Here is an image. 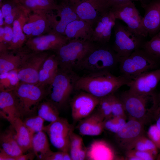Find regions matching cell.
I'll return each instance as SVG.
<instances>
[{
    "label": "cell",
    "mask_w": 160,
    "mask_h": 160,
    "mask_svg": "<svg viewBox=\"0 0 160 160\" xmlns=\"http://www.w3.org/2000/svg\"><path fill=\"white\" fill-rule=\"evenodd\" d=\"M130 80L121 75L116 76L109 71L90 73L79 77L75 89L88 93L98 98L113 94Z\"/></svg>",
    "instance_id": "obj_1"
},
{
    "label": "cell",
    "mask_w": 160,
    "mask_h": 160,
    "mask_svg": "<svg viewBox=\"0 0 160 160\" xmlns=\"http://www.w3.org/2000/svg\"><path fill=\"white\" fill-rule=\"evenodd\" d=\"M129 119H135L144 124L154 117L159 106V96L155 93L147 95L132 93L128 90L119 97Z\"/></svg>",
    "instance_id": "obj_2"
},
{
    "label": "cell",
    "mask_w": 160,
    "mask_h": 160,
    "mask_svg": "<svg viewBox=\"0 0 160 160\" xmlns=\"http://www.w3.org/2000/svg\"><path fill=\"white\" fill-rule=\"evenodd\" d=\"M79 77L73 70L66 71L59 68L57 74L46 88L47 100L59 110L64 107L74 89Z\"/></svg>",
    "instance_id": "obj_3"
},
{
    "label": "cell",
    "mask_w": 160,
    "mask_h": 160,
    "mask_svg": "<svg viewBox=\"0 0 160 160\" xmlns=\"http://www.w3.org/2000/svg\"><path fill=\"white\" fill-rule=\"evenodd\" d=\"M12 91L17 103L22 119L36 114L38 105L47 96L45 87L21 82Z\"/></svg>",
    "instance_id": "obj_4"
},
{
    "label": "cell",
    "mask_w": 160,
    "mask_h": 160,
    "mask_svg": "<svg viewBox=\"0 0 160 160\" xmlns=\"http://www.w3.org/2000/svg\"><path fill=\"white\" fill-rule=\"evenodd\" d=\"M99 45L90 40H69L55 52L59 68L64 70H73L87 54Z\"/></svg>",
    "instance_id": "obj_5"
},
{
    "label": "cell",
    "mask_w": 160,
    "mask_h": 160,
    "mask_svg": "<svg viewBox=\"0 0 160 160\" xmlns=\"http://www.w3.org/2000/svg\"><path fill=\"white\" fill-rule=\"evenodd\" d=\"M159 62L143 49H138L128 56L120 57L121 75L130 81L143 73L158 68Z\"/></svg>",
    "instance_id": "obj_6"
},
{
    "label": "cell",
    "mask_w": 160,
    "mask_h": 160,
    "mask_svg": "<svg viewBox=\"0 0 160 160\" xmlns=\"http://www.w3.org/2000/svg\"><path fill=\"white\" fill-rule=\"evenodd\" d=\"M120 57L114 51L106 46L99 45L87 54L76 68L90 73L109 71L119 63Z\"/></svg>",
    "instance_id": "obj_7"
},
{
    "label": "cell",
    "mask_w": 160,
    "mask_h": 160,
    "mask_svg": "<svg viewBox=\"0 0 160 160\" xmlns=\"http://www.w3.org/2000/svg\"><path fill=\"white\" fill-rule=\"evenodd\" d=\"M113 28L115 40L113 48L120 57L128 56L141 48L144 38L116 21Z\"/></svg>",
    "instance_id": "obj_8"
},
{
    "label": "cell",
    "mask_w": 160,
    "mask_h": 160,
    "mask_svg": "<svg viewBox=\"0 0 160 160\" xmlns=\"http://www.w3.org/2000/svg\"><path fill=\"white\" fill-rule=\"evenodd\" d=\"M111 11L116 20L123 21L134 33L144 38L148 34L143 25L142 18L133 1L123 2L112 6Z\"/></svg>",
    "instance_id": "obj_9"
},
{
    "label": "cell",
    "mask_w": 160,
    "mask_h": 160,
    "mask_svg": "<svg viewBox=\"0 0 160 160\" xmlns=\"http://www.w3.org/2000/svg\"><path fill=\"white\" fill-rule=\"evenodd\" d=\"M74 127L68 120L60 117L44 126L43 131L48 136L52 145L60 151L69 152L70 136Z\"/></svg>",
    "instance_id": "obj_10"
},
{
    "label": "cell",
    "mask_w": 160,
    "mask_h": 160,
    "mask_svg": "<svg viewBox=\"0 0 160 160\" xmlns=\"http://www.w3.org/2000/svg\"><path fill=\"white\" fill-rule=\"evenodd\" d=\"M50 54L47 52L30 51L23 63L17 70L20 82L37 84L41 67Z\"/></svg>",
    "instance_id": "obj_11"
},
{
    "label": "cell",
    "mask_w": 160,
    "mask_h": 160,
    "mask_svg": "<svg viewBox=\"0 0 160 160\" xmlns=\"http://www.w3.org/2000/svg\"><path fill=\"white\" fill-rule=\"evenodd\" d=\"M69 2L79 18L91 25L111 8L107 0H83Z\"/></svg>",
    "instance_id": "obj_12"
},
{
    "label": "cell",
    "mask_w": 160,
    "mask_h": 160,
    "mask_svg": "<svg viewBox=\"0 0 160 160\" xmlns=\"http://www.w3.org/2000/svg\"><path fill=\"white\" fill-rule=\"evenodd\" d=\"M68 41L66 36L50 31L47 35L28 39L25 45V47L32 52H55Z\"/></svg>",
    "instance_id": "obj_13"
},
{
    "label": "cell",
    "mask_w": 160,
    "mask_h": 160,
    "mask_svg": "<svg viewBox=\"0 0 160 160\" xmlns=\"http://www.w3.org/2000/svg\"><path fill=\"white\" fill-rule=\"evenodd\" d=\"M144 124L138 120L129 119L115 134L118 145L126 151L132 149L136 140L144 135Z\"/></svg>",
    "instance_id": "obj_14"
},
{
    "label": "cell",
    "mask_w": 160,
    "mask_h": 160,
    "mask_svg": "<svg viewBox=\"0 0 160 160\" xmlns=\"http://www.w3.org/2000/svg\"><path fill=\"white\" fill-rule=\"evenodd\" d=\"M99 99L83 91L74 96L70 102L73 121L79 122L91 114L97 107Z\"/></svg>",
    "instance_id": "obj_15"
},
{
    "label": "cell",
    "mask_w": 160,
    "mask_h": 160,
    "mask_svg": "<svg viewBox=\"0 0 160 160\" xmlns=\"http://www.w3.org/2000/svg\"><path fill=\"white\" fill-rule=\"evenodd\" d=\"M160 81V68L143 73L130 81L127 84L129 92L135 94L147 95L153 94Z\"/></svg>",
    "instance_id": "obj_16"
},
{
    "label": "cell",
    "mask_w": 160,
    "mask_h": 160,
    "mask_svg": "<svg viewBox=\"0 0 160 160\" xmlns=\"http://www.w3.org/2000/svg\"><path fill=\"white\" fill-rule=\"evenodd\" d=\"M51 12L38 11L30 13L23 28L28 39L42 35L51 31Z\"/></svg>",
    "instance_id": "obj_17"
},
{
    "label": "cell",
    "mask_w": 160,
    "mask_h": 160,
    "mask_svg": "<svg viewBox=\"0 0 160 160\" xmlns=\"http://www.w3.org/2000/svg\"><path fill=\"white\" fill-rule=\"evenodd\" d=\"M116 20L110 9L101 16L92 25L93 32L92 41L99 45L108 42Z\"/></svg>",
    "instance_id": "obj_18"
},
{
    "label": "cell",
    "mask_w": 160,
    "mask_h": 160,
    "mask_svg": "<svg viewBox=\"0 0 160 160\" xmlns=\"http://www.w3.org/2000/svg\"><path fill=\"white\" fill-rule=\"evenodd\" d=\"M59 8L57 10V16L59 19H56L55 15L50 13L51 22V30L65 36V31L67 25L70 23L79 18L73 10L71 4L68 1L61 2L59 4Z\"/></svg>",
    "instance_id": "obj_19"
},
{
    "label": "cell",
    "mask_w": 160,
    "mask_h": 160,
    "mask_svg": "<svg viewBox=\"0 0 160 160\" xmlns=\"http://www.w3.org/2000/svg\"><path fill=\"white\" fill-rule=\"evenodd\" d=\"M142 7L145 11L143 25L148 35L152 38L160 31V0L142 4Z\"/></svg>",
    "instance_id": "obj_20"
},
{
    "label": "cell",
    "mask_w": 160,
    "mask_h": 160,
    "mask_svg": "<svg viewBox=\"0 0 160 160\" xmlns=\"http://www.w3.org/2000/svg\"><path fill=\"white\" fill-rule=\"evenodd\" d=\"M30 51L26 47L16 51L6 50L0 52V75L17 70Z\"/></svg>",
    "instance_id": "obj_21"
},
{
    "label": "cell",
    "mask_w": 160,
    "mask_h": 160,
    "mask_svg": "<svg viewBox=\"0 0 160 160\" xmlns=\"http://www.w3.org/2000/svg\"><path fill=\"white\" fill-rule=\"evenodd\" d=\"M105 118L96 108L89 115L79 121L77 128L82 135L97 136L104 129Z\"/></svg>",
    "instance_id": "obj_22"
},
{
    "label": "cell",
    "mask_w": 160,
    "mask_h": 160,
    "mask_svg": "<svg viewBox=\"0 0 160 160\" xmlns=\"http://www.w3.org/2000/svg\"><path fill=\"white\" fill-rule=\"evenodd\" d=\"M0 113L1 116L10 123L17 118L21 119L18 104L12 91H0Z\"/></svg>",
    "instance_id": "obj_23"
},
{
    "label": "cell",
    "mask_w": 160,
    "mask_h": 160,
    "mask_svg": "<svg viewBox=\"0 0 160 160\" xmlns=\"http://www.w3.org/2000/svg\"><path fill=\"white\" fill-rule=\"evenodd\" d=\"M31 12L25 8L14 21L12 26V39L8 50L16 51L23 48L28 39L24 33L23 27Z\"/></svg>",
    "instance_id": "obj_24"
},
{
    "label": "cell",
    "mask_w": 160,
    "mask_h": 160,
    "mask_svg": "<svg viewBox=\"0 0 160 160\" xmlns=\"http://www.w3.org/2000/svg\"><path fill=\"white\" fill-rule=\"evenodd\" d=\"M93 32L92 25L79 19L73 21L67 25L65 36L69 40L76 39L92 41Z\"/></svg>",
    "instance_id": "obj_25"
},
{
    "label": "cell",
    "mask_w": 160,
    "mask_h": 160,
    "mask_svg": "<svg viewBox=\"0 0 160 160\" xmlns=\"http://www.w3.org/2000/svg\"><path fill=\"white\" fill-rule=\"evenodd\" d=\"M59 69L58 63L55 54H49L40 69L37 84L44 87L52 81Z\"/></svg>",
    "instance_id": "obj_26"
},
{
    "label": "cell",
    "mask_w": 160,
    "mask_h": 160,
    "mask_svg": "<svg viewBox=\"0 0 160 160\" xmlns=\"http://www.w3.org/2000/svg\"><path fill=\"white\" fill-rule=\"evenodd\" d=\"M0 142L1 148L12 156L16 157L24 154L17 141L15 130L11 124L1 133Z\"/></svg>",
    "instance_id": "obj_27"
},
{
    "label": "cell",
    "mask_w": 160,
    "mask_h": 160,
    "mask_svg": "<svg viewBox=\"0 0 160 160\" xmlns=\"http://www.w3.org/2000/svg\"><path fill=\"white\" fill-rule=\"evenodd\" d=\"M10 123L13 126L16 132L17 143L23 153L31 149L33 137L20 118H17Z\"/></svg>",
    "instance_id": "obj_28"
},
{
    "label": "cell",
    "mask_w": 160,
    "mask_h": 160,
    "mask_svg": "<svg viewBox=\"0 0 160 160\" xmlns=\"http://www.w3.org/2000/svg\"><path fill=\"white\" fill-rule=\"evenodd\" d=\"M31 150L39 160H44L52 152L48 139L43 130L35 134L32 142Z\"/></svg>",
    "instance_id": "obj_29"
},
{
    "label": "cell",
    "mask_w": 160,
    "mask_h": 160,
    "mask_svg": "<svg viewBox=\"0 0 160 160\" xmlns=\"http://www.w3.org/2000/svg\"><path fill=\"white\" fill-rule=\"evenodd\" d=\"M0 3V9L4 18L5 25L12 26L15 20L25 8L15 0H7Z\"/></svg>",
    "instance_id": "obj_30"
},
{
    "label": "cell",
    "mask_w": 160,
    "mask_h": 160,
    "mask_svg": "<svg viewBox=\"0 0 160 160\" xmlns=\"http://www.w3.org/2000/svg\"><path fill=\"white\" fill-rule=\"evenodd\" d=\"M19 2L31 12H50L57 10L59 8L55 0H23Z\"/></svg>",
    "instance_id": "obj_31"
},
{
    "label": "cell",
    "mask_w": 160,
    "mask_h": 160,
    "mask_svg": "<svg viewBox=\"0 0 160 160\" xmlns=\"http://www.w3.org/2000/svg\"><path fill=\"white\" fill-rule=\"evenodd\" d=\"M37 113L45 121L50 122L56 121L60 117L58 109L47 99L39 103L37 107Z\"/></svg>",
    "instance_id": "obj_32"
},
{
    "label": "cell",
    "mask_w": 160,
    "mask_h": 160,
    "mask_svg": "<svg viewBox=\"0 0 160 160\" xmlns=\"http://www.w3.org/2000/svg\"><path fill=\"white\" fill-rule=\"evenodd\" d=\"M97 150L94 149V150L92 151L87 149V155L91 153L96 154L93 156H95L92 160H93L95 156H96L94 160H114L118 159L114 150L108 144L103 141H97ZM94 154L87 157V159H88Z\"/></svg>",
    "instance_id": "obj_33"
},
{
    "label": "cell",
    "mask_w": 160,
    "mask_h": 160,
    "mask_svg": "<svg viewBox=\"0 0 160 160\" xmlns=\"http://www.w3.org/2000/svg\"><path fill=\"white\" fill-rule=\"evenodd\" d=\"M149 152L156 158L158 154V149L153 142L144 135L139 137L134 143L132 149Z\"/></svg>",
    "instance_id": "obj_34"
},
{
    "label": "cell",
    "mask_w": 160,
    "mask_h": 160,
    "mask_svg": "<svg viewBox=\"0 0 160 160\" xmlns=\"http://www.w3.org/2000/svg\"><path fill=\"white\" fill-rule=\"evenodd\" d=\"M22 120L32 137L36 133L43 130L45 121L37 114L26 117Z\"/></svg>",
    "instance_id": "obj_35"
},
{
    "label": "cell",
    "mask_w": 160,
    "mask_h": 160,
    "mask_svg": "<svg viewBox=\"0 0 160 160\" xmlns=\"http://www.w3.org/2000/svg\"><path fill=\"white\" fill-rule=\"evenodd\" d=\"M142 48L156 60H160V31L148 41L145 42Z\"/></svg>",
    "instance_id": "obj_36"
},
{
    "label": "cell",
    "mask_w": 160,
    "mask_h": 160,
    "mask_svg": "<svg viewBox=\"0 0 160 160\" xmlns=\"http://www.w3.org/2000/svg\"><path fill=\"white\" fill-rule=\"evenodd\" d=\"M12 26L5 25L0 27V52L8 49L12 39Z\"/></svg>",
    "instance_id": "obj_37"
},
{
    "label": "cell",
    "mask_w": 160,
    "mask_h": 160,
    "mask_svg": "<svg viewBox=\"0 0 160 160\" xmlns=\"http://www.w3.org/2000/svg\"><path fill=\"white\" fill-rule=\"evenodd\" d=\"M126 119L125 117L112 116L105 119L104 121V129L115 134L126 123Z\"/></svg>",
    "instance_id": "obj_38"
},
{
    "label": "cell",
    "mask_w": 160,
    "mask_h": 160,
    "mask_svg": "<svg viewBox=\"0 0 160 160\" xmlns=\"http://www.w3.org/2000/svg\"><path fill=\"white\" fill-rule=\"evenodd\" d=\"M112 116L115 117H126V113L124 105L120 98L113 94L110 95Z\"/></svg>",
    "instance_id": "obj_39"
},
{
    "label": "cell",
    "mask_w": 160,
    "mask_h": 160,
    "mask_svg": "<svg viewBox=\"0 0 160 160\" xmlns=\"http://www.w3.org/2000/svg\"><path fill=\"white\" fill-rule=\"evenodd\" d=\"M110 95L99 98V103L96 108L105 119L112 116Z\"/></svg>",
    "instance_id": "obj_40"
},
{
    "label": "cell",
    "mask_w": 160,
    "mask_h": 160,
    "mask_svg": "<svg viewBox=\"0 0 160 160\" xmlns=\"http://www.w3.org/2000/svg\"><path fill=\"white\" fill-rule=\"evenodd\" d=\"M148 137L154 143L160 151V131L155 124L151 125L147 132Z\"/></svg>",
    "instance_id": "obj_41"
},
{
    "label": "cell",
    "mask_w": 160,
    "mask_h": 160,
    "mask_svg": "<svg viewBox=\"0 0 160 160\" xmlns=\"http://www.w3.org/2000/svg\"><path fill=\"white\" fill-rule=\"evenodd\" d=\"M72 160H83L87 159V149L84 144L80 147L69 151Z\"/></svg>",
    "instance_id": "obj_42"
},
{
    "label": "cell",
    "mask_w": 160,
    "mask_h": 160,
    "mask_svg": "<svg viewBox=\"0 0 160 160\" xmlns=\"http://www.w3.org/2000/svg\"><path fill=\"white\" fill-rule=\"evenodd\" d=\"M127 151L132 155L136 160H153L156 158L151 153L147 151H139L133 149Z\"/></svg>",
    "instance_id": "obj_43"
},
{
    "label": "cell",
    "mask_w": 160,
    "mask_h": 160,
    "mask_svg": "<svg viewBox=\"0 0 160 160\" xmlns=\"http://www.w3.org/2000/svg\"><path fill=\"white\" fill-rule=\"evenodd\" d=\"M44 160H72L69 152L60 151L54 152L47 156Z\"/></svg>",
    "instance_id": "obj_44"
},
{
    "label": "cell",
    "mask_w": 160,
    "mask_h": 160,
    "mask_svg": "<svg viewBox=\"0 0 160 160\" xmlns=\"http://www.w3.org/2000/svg\"><path fill=\"white\" fill-rule=\"evenodd\" d=\"M83 144L82 137L73 132L70 136L69 151L77 148L81 146Z\"/></svg>",
    "instance_id": "obj_45"
},
{
    "label": "cell",
    "mask_w": 160,
    "mask_h": 160,
    "mask_svg": "<svg viewBox=\"0 0 160 160\" xmlns=\"http://www.w3.org/2000/svg\"><path fill=\"white\" fill-rule=\"evenodd\" d=\"M35 155L33 151L24 154L16 157V160H33Z\"/></svg>",
    "instance_id": "obj_46"
},
{
    "label": "cell",
    "mask_w": 160,
    "mask_h": 160,
    "mask_svg": "<svg viewBox=\"0 0 160 160\" xmlns=\"http://www.w3.org/2000/svg\"><path fill=\"white\" fill-rule=\"evenodd\" d=\"M0 160H16V157L5 151L1 148L0 149Z\"/></svg>",
    "instance_id": "obj_47"
},
{
    "label": "cell",
    "mask_w": 160,
    "mask_h": 160,
    "mask_svg": "<svg viewBox=\"0 0 160 160\" xmlns=\"http://www.w3.org/2000/svg\"><path fill=\"white\" fill-rule=\"evenodd\" d=\"M111 7L114 5L118 4L123 2L128 1H139L142 2V4L145 3L146 0H107Z\"/></svg>",
    "instance_id": "obj_48"
},
{
    "label": "cell",
    "mask_w": 160,
    "mask_h": 160,
    "mask_svg": "<svg viewBox=\"0 0 160 160\" xmlns=\"http://www.w3.org/2000/svg\"><path fill=\"white\" fill-rule=\"evenodd\" d=\"M156 121V125L160 131V106L157 109L154 116Z\"/></svg>",
    "instance_id": "obj_49"
},
{
    "label": "cell",
    "mask_w": 160,
    "mask_h": 160,
    "mask_svg": "<svg viewBox=\"0 0 160 160\" xmlns=\"http://www.w3.org/2000/svg\"><path fill=\"white\" fill-rule=\"evenodd\" d=\"M5 25L4 18L1 12L0 9V27L3 26Z\"/></svg>",
    "instance_id": "obj_50"
},
{
    "label": "cell",
    "mask_w": 160,
    "mask_h": 160,
    "mask_svg": "<svg viewBox=\"0 0 160 160\" xmlns=\"http://www.w3.org/2000/svg\"><path fill=\"white\" fill-rule=\"evenodd\" d=\"M83 0H60L61 2L68 1L70 2L73 3L75 2L82 1Z\"/></svg>",
    "instance_id": "obj_51"
},
{
    "label": "cell",
    "mask_w": 160,
    "mask_h": 160,
    "mask_svg": "<svg viewBox=\"0 0 160 160\" xmlns=\"http://www.w3.org/2000/svg\"><path fill=\"white\" fill-rule=\"evenodd\" d=\"M159 106H160V93L159 96Z\"/></svg>",
    "instance_id": "obj_52"
},
{
    "label": "cell",
    "mask_w": 160,
    "mask_h": 160,
    "mask_svg": "<svg viewBox=\"0 0 160 160\" xmlns=\"http://www.w3.org/2000/svg\"><path fill=\"white\" fill-rule=\"evenodd\" d=\"M15 0L19 2L20 1H22L23 0Z\"/></svg>",
    "instance_id": "obj_53"
},
{
    "label": "cell",
    "mask_w": 160,
    "mask_h": 160,
    "mask_svg": "<svg viewBox=\"0 0 160 160\" xmlns=\"http://www.w3.org/2000/svg\"><path fill=\"white\" fill-rule=\"evenodd\" d=\"M2 0H0V3L2 1Z\"/></svg>",
    "instance_id": "obj_54"
}]
</instances>
